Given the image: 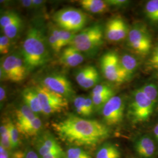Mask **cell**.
I'll return each mask as SVG.
<instances>
[{"label": "cell", "mask_w": 158, "mask_h": 158, "mask_svg": "<svg viewBox=\"0 0 158 158\" xmlns=\"http://www.w3.org/2000/svg\"><path fill=\"white\" fill-rule=\"evenodd\" d=\"M36 148L40 158L52 152L62 153L64 151L54 136L48 132L40 135L36 141Z\"/></svg>", "instance_id": "cell-15"}, {"label": "cell", "mask_w": 158, "mask_h": 158, "mask_svg": "<svg viewBox=\"0 0 158 158\" xmlns=\"http://www.w3.org/2000/svg\"><path fill=\"white\" fill-rule=\"evenodd\" d=\"M23 20L16 12L6 11L0 17V26L3 34L10 40L15 39L23 27Z\"/></svg>", "instance_id": "cell-12"}, {"label": "cell", "mask_w": 158, "mask_h": 158, "mask_svg": "<svg viewBox=\"0 0 158 158\" xmlns=\"http://www.w3.org/2000/svg\"><path fill=\"white\" fill-rule=\"evenodd\" d=\"M94 110V104L91 97H86L85 100V117L91 116Z\"/></svg>", "instance_id": "cell-35"}, {"label": "cell", "mask_w": 158, "mask_h": 158, "mask_svg": "<svg viewBox=\"0 0 158 158\" xmlns=\"http://www.w3.org/2000/svg\"><path fill=\"white\" fill-rule=\"evenodd\" d=\"M75 79L81 88L87 90L97 85L100 76L94 66L89 65L79 69L76 73Z\"/></svg>", "instance_id": "cell-14"}, {"label": "cell", "mask_w": 158, "mask_h": 158, "mask_svg": "<svg viewBox=\"0 0 158 158\" xmlns=\"http://www.w3.org/2000/svg\"><path fill=\"white\" fill-rule=\"evenodd\" d=\"M7 127L9 132L10 141L11 143L12 149H15L19 145V132L17 129V127L11 121L6 122Z\"/></svg>", "instance_id": "cell-28"}, {"label": "cell", "mask_w": 158, "mask_h": 158, "mask_svg": "<svg viewBox=\"0 0 158 158\" xmlns=\"http://www.w3.org/2000/svg\"><path fill=\"white\" fill-rule=\"evenodd\" d=\"M107 2L109 6H121L127 4L128 1L126 0H109L107 1Z\"/></svg>", "instance_id": "cell-36"}, {"label": "cell", "mask_w": 158, "mask_h": 158, "mask_svg": "<svg viewBox=\"0 0 158 158\" xmlns=\"http://www.w3.org/2000/svg\"><path fill=\"white\" fill-rule=\"evenodd\" d=\"M79 3L85 11L93 14L104 13L109 7L107 1L102 0H81Z\"/></svg>", "instance_id": "cell-19"}, {"label": "cell", "mask_w": 158, "mask_h": 158, "mask_svg": "<svg viewBox=\"0 0 158 158\" xmlns=\"http://www.w3.org/2000/svg\"><path fill=\"white\" fill-rule=\"evenodd\" d=\"M6 97V91L3 86L0 87V101L1 102H4Z\"/></svg>", "instance_id": "cell-42"}, {"label": "cell", "mask_w": 158, "mask_h": 158, "mask_svg": "<svg viewBox=\"0 0 158 158\" xmlns=\"http://www.w3.org/2000/svg\"><path fill=\"white\" fill-rule=\"evenodd\" d=\"M22 6L27 9H33L32 0H23L21 1Z\"/></svg>", "instance_id": "cell-39"}, {"label": "cell", "mask_w": 158, "mask_h": 158, "mask_svg": "<svg viewBox=\"0 0 158 158\" xmlns=\"http://www.w3.org/2000/svg\"><path fill=\"white\" fill-rule=\"evenodd\" d=\"M128 45L138 55L146 56L151 51V38L143 27L137 26L131 29L127 36Z\"/></svg>", "instance_id": "cell-9"}, {"label": "cell", "mask_w": 158, "mask_h": 158, "mask_svg": "<svg viewBox=\"0 0 158 158\" xmlns=\"http://www.w3.org/2000/svg\"><path fill=\"white\" fill-rule=\"evenodd\" d=\"M43 29L33 26L29 28L22 45L21 56L29 71L45 65L51 59Z\"/></svg>", "instance_id": "cell-2"}, {"label": "cell", "mask_w": 158, "mask_h": 158, "mask_svg": "<svg viewBox=\"0 0 158 158\" xmlns=\"http://www.w3.org/2000/svg\"><path fill=\"white\" fill-rule=\"evenodd\" d=\"M153 133H154V135L155 136L156 138L158 140V124L156 125V126L155 127V128L153 129Z\"/></svg>", "instance_id": "cell-43"}, {"label": "cell", "mask_w": 158, "mask_h": 158, "mask_svg": "<svg viewBox=\"0 0 158 158\" xmlns=\"http://www.w3.org/2000/svg\"><path fill=\"white\" fill-rule=\"evenodd\" d=\"M110 93H114L113 89L107 84L102 83L96 85L92 90L91 96L102 95Z\"/></svg>", "instance_id": "cell-31"}, {"label": "cell", "mask_w": 158, "mask_h": 158, "mask_svg": "<svg viewBox=\"0 0 158 158\" xmlns=\"http://www.w3.org/2000/svg\"><path fill=\"white\" fill-rule=\"evenodd\" d=\"M119 60L123 69L130 78L138 67V63L137 60L131 55L124 54L119 58Z\"/></svg>", "instance_id": "cell-24"}, {"label": "cell", "mask_w": 158, "mask_h": 158, "mask_svg": "<svg viewBox=\"0 0 158 158\" xmlns=\"http://www.w3.org/2000/svg\"><path fill=\"white\" fill-rule=\"evenodd\" d=\"M36 117V114L26 104L23 105L16 111L17 123L16 125H21L26 124Z\"/></svg>", "instance_id": "cell-23"}, {"label": "cell", "mask_w": 158, "mask_h": 158, "mask_svg": "<svg viewBox=\"0 0 158 158\" xmlns=\"http://www.w3.org/2000/svg\"><path fill=\"white\" fill-rule=\"evenodd\" d=\"M128 33L126 23L119 17L112 18L107 23L106 36L111 42L121 41L128 36Z\"/></svg>", "instance_id": "cell-13"}, {"label": "cell", "mask_w": 158, "mask_h": 158, "mask_svg": "<svg viewBox=\"0 0 158 158\" xmlns=\"http://www.w3.org/2000/svg\"><path fill=\"white\" fill-rule=\"evenodd\" d=\"M51 29L56 36L61 49L66 46L70 45L76 34L56 27H52Z\"/></svg>", "instance_id": "cell-22"}, {"label": "cell", "mask_w": 158, "mask_h": 158, "mask_svg": "<svg viewBox=\"0 0 158 158\" xmlns=\"http://www.w3.org/2000/svg\"><path fill=\"white\" fill-rule=\"evenodd\" d=\"M34 88L40 99L42 113L45 115L60 113L68 107V99L63 96L49 90L42 84Z\"/></svg>", "instance_id": "cell-7"}, {"label": "cell", "mask_w": 158, "mask_h": 158, "mask_svg": "<svg viewBox=\"0 0 158 158\" xmlns=\"http://www.w3.org/2000/svg\"><path fill=\"white\" fill-rule=\"evenodd\" d=\"M0 158H9L8 151L0 145Z\"/></svg>", "instance_id": "cell-41"}, {"label": "cell", "mask_w": 158, "mask_h": 158, "mask_svg": "<svg viewBox=\"0 0 158 158\" xmlns=\"http://www.w3.org/2000/svg\"><path fill=\"white\" fill-rule=\"evenodd\" d=\"M101 68L104 77L111 82L121 84L129 79L121 67L119 57L115 52H109L102 56Z\"/></svg>", "instance_id": "cell-8"}, {"label": "cell", "mask_w": 158, "mask_h": 158, "mask_svg": "<svg viewBox=\"0 0 158 158\" xmlns=\"http://www.w3.org/2000/svg\"><path fill=\"white\" fill-rule=\"evenodd\" d=\"M148 68L151 70H158V45L155 48L147 62Z\"/></svg>", "instance_id": "cell-33"}, {"label": "cell", "mask_w": 158, "mask_h": 158, "mask_svg": "<svg viewBox=\"0 0 158 158\" xmlns=\"http://www.w3.org/2000/svg\"><path fill=\"white\" fill-rule=\"evenodd\" d=\"M16 127L19 134L26 136H33L40 132L42 127V123L40 119L36 116L28 123L21 125H16Z\"/></svg>", "instance_id": "cell-20"}, {"label": "cell", "mask_w": 158, "mask_h": 158, "mask_svg": "<svg viewBox=\"0 0 158 158\" xmlns=\"http://www.w3.org/2000/svg\"><path fill=\"white\" fill-rule=\"evenodd\" d=\"M85 97L82 96H77L74 99V107L76 112L81 117H85Z\"/></svg>", "instance_id": "cell-30"}, {"label": "cell", "mask_w": 158, "mask_h": 158, "mask_svg": "<svg viewBox=\"0 0 158 158\" xmlns=\"http://www.w3.org/2000/svg\"><path fill=\"white\" fill-rule=\"evenodd\" d=\"M63 155H64V153H62L52 152L49 153L40 158H63Z\"/></svg>", "instance_id": "cell-37"}, {"label": "cell", "mask_w": 158, "mask_h": 158, "mask_svg": "<svg viewBox=\"0 0 158 158\" xmlns=\"http://www.w3.org/2000/svg\"><path fill=\"white\" fill-rule=\"evenodd\" d=\"M48 42L49 43L50 47L52 49V50H53L55 52H58L61 50L59 42L56 36L53 33V32L51 30V29L49 33Z\"/></svg>", "instance_id": "cell-34"}, {"label": "cell", "mask_w": 158, "mask_h": 158, "mask_svg": "<svg viewBox=\"0 0 158 158\" xmlns=\"http://www.w3.org/2000/svg\"><path fill=\"white\" fill-rule=\"evenodd\" d=\"M135 149L138 155L142 158H154L156 152L155 144L148 136H143L137 139Z\"/></svg>", "instance_id": "cell-17"}, {"label": "cell", "mask_w": 158, "mask_h": 158, "mask_svg": "<svg viewBox=\"0 0 158 158\" xmlns=\"http://www.w3.org/2000/svg\"><path fill=\"white\" fill-rule=\"evenodd\" d=\"M28 71L22 56L10 55L5 57L1 63V80L19 83L25 79Z\"/></svg>", "instance_id": "cell-6"}, {"label": "cell", "mask_w": 158, "mask_h": 158, "mask_svg": "<svg viewBox=\"0 0 158 158\" xmlns=\"http://www.w3.org/2000/svg\"><path fill=\"white\" fill-rule=\"evenodd\" d=\"M0 138H1V146L4 147L7 151L11 149V143L9 135V132L7 127V124H1L0 127Z\"/></svg>", "instance_id": "cell-29"}, {"label": "cell", "mask_w": 158, "mask_h": 158, "mask_svg": "<svg viewBox=\"0 0 158 158\" xmlns=\"http://www.w3.org/2000/svg\"><path fill=\"white\" fill-rule=\"evenodd\" d=\"M125 104L123 99L118 96H114L102 108V115L107 126H115L123 121Z\"/></svg>", "instance_id": "cell-10"}, {"label": "cell", "mask_w": 158, "mask_h": 158, "mask_svg": "<svg viewBox=\"0 0 158 158\" xmlns=\"http://www.w3.org/2000/svg\"><path fill=\"white\" fill-rule=\"evenodd\" d=\"M154 107L155 104L139 89L132 96L128 110V117L134 124L147 121L152 115Z\"/></svg>", "instance_id": "cell-5"}, {"label": "cell", "mask_w": 158, "mask_h": 158, "mask_svg": "<svg viewBox=\"0 0 158 158\" xmlns=\"http://www.w3.org/2000/svg\"><path fill=\"white\" fill-rule=\"evenodd\" d=\"M33 2V9H38L40 8L43 4L45 3L44 1L42 0H32Z\"/></svg>", "instance_id": "cell-40"}, {"label": "cell", "mask_w": 158, "mask_h": 158, "mask_svg": "<svg viewBox=\"0 0 158 158\" xmlns=\"http://www.w3.org/2000/svg\"><path fill=\"white\" fill-rule=\"evenodd\" d=\"M148 18L152 22H158V0L149 1L145 6Z\"/></svg>", "instance_id": "cell-27"}, {"label": "cell", "mask_w": 158, "mask_h": 158, "mask_svg": "<svg viewBox=\"0 0 158 158\" xmlns=\"http://www.w3.org/2000/svg\"><path fill=\"white\" fill-rule=\"evenodd\" d=\"M49 90L66 98L73 96L74 91L70 81L61 74H51L44 77L41 83Z\"/></svg>", "instance_id": "cell-11"}, {"label": "cell", "mask_w": 158, "mask_h": 158, "mask_svg": "<svg viewBox=\"0 0 158 158\" xmlns=\"http://www.w3.org/2000/svg\"><path fill=\"white\" fill-rule=\"evenodd\" d=\"M95 158H121V152L115 145L105 143L98 149Z\"/></svg>", "instance_id": "cell-21"}, {"label": "cell", "mask_w": 158, "mask_h": 158, "mask_svg": "<svg viewBox=\"0 0 158 158\" xmlns=\"http://www.w3.org/2000/svg\"><path fill=\"white\" fill-rule=\"evenodd\" d=\"M52 127L62 141L72 147H96L110 134L107 125L75 115H68Z\"/></svg>", "instance_id": "cell-1"}, {"label": "cell", "mask_w": 158, "mask_h": 158, "mask_svg": "<svg viewBox=\"0 0 158 158\" xmlns=\"http://www.w3.org/2000/svg\"><path fill=\"white\" fill-rule=\"evenodd\" d=\"M23 101L25 104L35 113H42L40 99L38 94L34 87H28L25 89L22 93Z\"/></svg>", "instance_id": "cell-18"}, {"label": "cell", "mask_w": 158, "mask_h": 158, "mask_svg": "<svg viewBox=\"0 0 158 158\" xmlns=\"http://www.w3.org/2000/svg\"><path fill=\"white\" fill-rule=\"evenodd\" d=\"M103 31L99 24H94L83 29L76 34L70 45L81 53L91 52L102 44Z\"/></svg>", "instance_id": "cell-4"}, {"label": "cell", "mask_w": 158, "mask_h": 158, "mask_svg": "<svg viewBox=\"0 0 158 158\" xmlns=\"http://www.w3.org/2000/svg\"><path fill=\"white\" fill-rule=\"evenodd\" d=\"M85 57L83 53L72 46H69L63 50L60 61L64 66L74 68L83 62Z\"/></svg>", "instance_id": "cell-16"}, {"label": "cell", "mask_w": 158, "mask_h": 158, "mask_svg": "<svg viewBox=\"0 0 158 158\" xmlns=\"http://www.w3.org/2000/svg\"><path fill=\"white\" fill-rule=\"evenodd\" d=\"M23 158H40L39 155L33 150L29 149L25 154Z\"/></svg>", "instance_id": "cell-38"}, {"label": "cell", "mask_w": 158, "mask_h": 158, "mask_svg": "<svg viewBox=\"0 0 158 158\" xmlns=\"http://www.w3.org/2000/svg\"><path fill=\"white\" fill-rule=\"evenodd\" d=\"M63 158H92L90 155L80 147H71L64 151Z\"/></svg>", "instance_id": "cell-25"}, {"label": "cell", "mask_w": 158, "mask_h": 158, "mask_svg": "<svg viewBox=\"0 0 158 158\" xmlns=\"http://www.w3.org/2000/svg\"><path fill=\"white\" fill-rule=\"evenodd\" d=\"M11 40L5 35H1L0 36V53L1 55L7 54L10 48Z\"/></svg>", "instance_id": "cell-32"}, {"label": "cell", "mask_w": 158, "mask_h": 158, "mask_svg": "<svg viewBox=\"0 0 158 158\" xmlns=\"http://www.w3.org/2000/svg\"><path fill=\"white\" fill-rule=\"evenodd\" d=\"M140 89L145 96L155 105L158 99V90L156 85L153 83H148Z\"/></svg>", "instance_id": "cell-26"}, {"label": "cell", "mask_w": 158, "mask_h": 158, "mask_svg": "<svg viewBox=\"0 0 158 158\" xmlns=\"http://www.w3.org/2000/svg\"><path fill=\"white\" fill-rule=\"evenodd\" d=\"M52 18L57 27L73 33L82 31L88 19L84 12L73 7L64 8L57 11Z\"/></svg>", "instance_id": "cell-3"}]
</instances>
